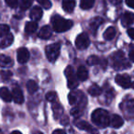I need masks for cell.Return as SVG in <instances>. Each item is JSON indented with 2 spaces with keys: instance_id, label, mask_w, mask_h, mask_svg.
Wrapping results in <instances>:
<instances>
[{
  "instance_id": "cell-1",
  "label": "cell",
  "mask_w": 134,
  "mask_h": 134,
  "mask_svg": "<svg viewBox=\"0 0 134 134\" xmlns=\"http://www.w3.org/2000/svg\"><path fill=\"white\" fill-rule=\"evenodd\" d=\"M91 119L92 121L100 128H106L109 125L110 119L108 112L105 109H102V108H97V109L94 110L92 113Z\"/></svg>"
},
{
  "instance_id": "cell-2",
  "label": "cell",
  "mask_w": 134,
  "mask_h": 134,
  "mask_svg": "<svg viewBox=\"0 0 134 134\" xmlns=\"http://www.w3.org/2000/svg\"><path fill=\"white\" fill-rule=\"evenodd\" d=\"M52 29L56 32H64L69 30L73 27L74 23L70 19H65L59 15H54L52 18Z\"/></svg>"
},
{
  "instance_id": "cell-3",
  "label": "cell",
  "mask_w": 134,
  "mask_h": 134,
  "mask_svg": "<svg viewBox=\"0 0 134 134\" xmlns=\"http://www.w3.org/2000/svg\"><path fill=\"white\" fill-rule=\"evenodd\" d=\"M111 60H112V66L116 70H123L130 67V64L127 62L123 52L119 51V52H114L111 55Z\"/></svg>"
},
{
  "instance_id": "cell-4",
  "label": "cell",
  "mask_w": 134,
  "mask_h": 134,
  "mask_svg": "<svg viewBox=\"0 0 134 134\" xmlns=\"http://www.w3.org/2000/svg\"><path fill=\"white\" fill-rule=\"evenodd\" d=\"M60 51H61V44L59 42L48 45L45 48V53H46L47 59L51 63H54L57 60V58L59 57Z\"/></svg>"
},
{
  "instance_id": "cell-5",
  "label": "cell",
  "mask_w": 134,
  "mask_h": 134,
  "mask_svg": "<svg viewBox=\"0 0 134 134\" xmlns=\"http://www.w3.org/2000/svg\"><path fill=\"white\" fill-rule=\"evenodd\" d=\"M64 75L67 79V86L71 90H74L75 88L77 87L78 86V81H77V77L75 75V72L72 66L66 67V69L64 71Z\"/></svg>"
},
{
  "instance_id": "cell-6",
  "label": "cell",
  "mask_w": 134,
  "mask_h": 134,
  "mask_svg": "<svg viewBox=\"0 0 134 134\" xmlns=\"http://www.w3.org/2000/svg\"><path fill=\"white\" fill-rule=\"evenodd\" d=\"M90 44L89 37L86 33H81L75 39V46L78 50H86Z\"/></svg>"
},
{
  "instance_id": "cell-7",
  "label": "cell",
  "mask_w": 134,
  "mask_h": 134,
  "mask_svg": "<svg viewBox=\"0 0 134 134\" xmlns=\"http://www.w3.org/2000/svg\"><path fill=\"white\" fill-rule=\"evenodd\" d=\"M75 124L78 129L83 130H86V131L89 132V133H91V134H97V133H98V130H97L96 128H94L91 124H89L87 121L76 120L75 122Z\"/></svg>"
},
{
  "instance_id": "cell-8",
  "label": "cell",
  "mask_w": 134,
  "mask_h": 134,
  "mask_svg": "<svg viewBox=\"0 0 134 134\" xmlns=\"http://www.w3.org/2000/svg\"><path fill=\"white\" fill-rule=\"evenodd\" d=\"M115 81L119 86L123 88H129L131 86V79L128 75H117Z\"/></svg>"
},
{
  "instance_id": "cell-9",
  "label": "cell",
  "mask_w": 134,
  "mask_h": 134,
  "mask_svg": "<svg viewBox=\"0 0 134 134\" xmlns=\"http://www.w3.org/2000/svg\"><path fill=\"white\" fill-rule=\"evenodd\" d=\"M17 59L19 63H26L30 59V52L28 49L25 47H21L17 52Z\"/></svg>"
},
{
  "instance_id": "cell-10",
  "label": "cell",
  "mask_w": 134,
  "mask_h": 134,
  "mask_svg": "<svg viewBox=\"0 0 134 134\" xmlns=\"http://www.w3.org/2000/svg\"><path fill=\"white\" fill-rule=\"evenodd\" d=\"M12 99L17 104H22L24 102V96L23 92L19 86H15L12 90Z\"/></svg>"
},
{
  "instance_id": "cell-11",
  "label": "cell",
  "mask_w": 134,
  "mask_h": 134,
  "mask_svg": "<svg viewBox=\"0 0 134 134\" xmlns=\"http://www.w3.org/2000/svg\"><path fill=\"white\" fill-rule=\"evenodd\" d=\"M42 9H41L40 7H34L31 10H30V18L32 19L33 21H37L40 20L42 17Z\"/></svg>"
},
{
  "instance_id": "cell-12",
  "label": "cell",
  "mask_w": 134,
  "mask_h": 134,
  "mask_svg": "<svg viewBox=\"0 0 134 134\" xmlns=\"http://www.w3.org/2000/svg\"><path fill=\"white\" fill-rule=\"evenodd\" d=\"M134 22V14L131 12H126L124 15L122 16L121 19V23L124 27H128L131 25Z\"/></svg>"
},
{
  "instance_id": "cell-13",
  "label": "cell",
  "mask_w": 134,
  "mask_h": 134,
  "mask_svg": "<svg viewBox=\"0 0 134 134\" xmlns=\"http://www.w3.org/2000/svg\"><path fill=\"white\" fill-rule=\"evenodd\" d=\"M103 19L100 17H95L90 20V23H89V27H90V30L96 33V31L97 30V29L99 28L101 24L103 23Z\"/></svg>"
},
{
  "instance_id": "cell-14",
  "label": "cell",
  "mask_w": 134,
  "mask_h": 134,
  "mask_svg": "<svg viewBox=\"0 0 134 134\" xmlns=\"http://www.w3.org/2000/svg\"><path fill=\"white\" fill-rule=\"evenodd\" d=\"M109 124L111 125L113 128L119 129L124 124V120L122 119V118L119 115H113L109 121Z\"/></svg>"
},
{
  "instance_id": "cell-15",
  "label": "cell",
  "mask_w": 134,
  "mask_h": 134,
  "mask_svg": "<svg viewBox=\"0 0 134 134\" xmlns=\"http://www.w3.org/2000/svg\"><path fill=\"white\" fill-rule=\"evenodd\" d=\"M75 8V0H63V8L67 13H71Z\"/></svg>"
},
{
  "instance_id": "cell-16",
  "label": "cell",
  "mask_w": 134,
  "mask_h": 134,
  "mask_svg": "<svg viewBox=\"0 0 134 134\" xmlns=\"http://www.w3.org/2000/svg\"><path fill=\"white\" fill-rule=\"evenodd\" d=\"M14 37L11 33H8V35H6L5 37H3V39L0 41V48H7V47L10 46L13 43Z\"/></svg>"
},
{
  "instance_id": "cell-17",
  "label": "cell",
  "mask_w": 134,
  "mask_h": 134,
  "mask_svg": "<svg viewBox=\"0 0 134 134\" xmlns=\"http://www.w3.org/2000/svg\"><path fill=\"white\" fill-rule=\"evenodd\" d=\"M52 36V29L49 26H43L40 30V32L38 34V37L42 40H47Z\"/></svg>"
},
{
  "instance_id": "cell-18",
  "label": "cell",
  "mask_w": 134,
  "mask_h": 134,
  "mask_svg": "<svg viewBox=\"0 0 134 134\" xmlns=\"http://www.w3.org/2000/svg\"><path fill=\"white\" fill-rule=\"evenodd\" d=\"M76 75L77 78L80 81H86L88 78V71L86 67L81 65L78 67V69L76 71Z\"/></svg>"
},
{
  "instance_id": "cell-19",
  "label": "cell",
  "mask_w": 134,
  "mask_h": 134,
  "mask_svg": "<svg viewBox=\"0 0 134 134\" xmlns=\"http://www.w3.org/2000/svg\"><path fill=\"white\" fill-rule=\"evenodd\" d=\"M13 64V61L9 56L0 54V66L3 68H8Z\"/></svg>"
},
{
  "instance_id": "cell-20",
  "label": "cell",
  "mask_w": 134,
  "mask_h": 134,
  "mask_svg": "<svg viewBox=\"0 0 134 134\" xmlns=\"http://www.w3.org/2000/svg\"><path fill=\"white\" fill-rule=\"evenodd\" d=\"M0 97L5 101V102H10L12 100V94L7 87L0 88Z\"/></svg>"
},
{
  "instance_id": "cell-21",
  "label": "cell",
  "mask_w": 134,
  "mask_h": 134,
  "mask_svg": "<svg viewBox=\"0 0 134 134\" xmlns=\"http://www.w3.org/2000/svg\"><path fill=\"white\" fill-rule=\"evenodd\" d=\"M38 29V24L36 21H30L26 24L25 26V32H26L28 35H30V34H33L34 32L37 30Z\"/></svg>"
},
{
  "instance_id": "cell-22",
  "label": "cell",
  "mask_w": 134,
  "mask_h": 134,
  "mask_svg": "<svg viewBox=\"0 0 134 134\" xmlns=\"http://www.w3.org/2000/svg\"><path fill=\"white\" fill-rule=\"evenodd\" d=\"M103 36H104V39L107 41H111L116 36V29L114 27H108L106 30V31L104 32Z\"/></svg>"
},
{
  "instance_id": "cell-23",
  "label": "cell",
  "mask_w": 134,
  "mask_h": 134,
  "mask_svg": "<svg viewBox=\"0 0 134 134\" xmlns=\"http://www.w3.org/2000/svg\"><path fill=\"white\" fill-rule=\"evenodd\" d=\"M121 106H124L122 107L123 110L125 111H128L129 113H133L134 112V100L133 99H129V100L125 101Z\"/></svg>"
},
{
  "instance_id": "cell-24",
  "label": "cell",
  "mask_w": 134,
  "mask_h": 134,
  "mask_svg": "<svg viewBox=\"0 0 134 134\" xmlns=\"http://www.w3.org/2000/svg\"><path fill=\"white\" fill-rule=\"evenodd\" d=\"M27 89H28L29 93L30 94H34L38 91L39 89V86L38 84L33 80H30L27 83Z\"/></svg>"
},
{
  "instance_id": "cell-25",
  "label": "cell",
  "mask_w": 134,
  "mask_h": 134,
  "mask_svg": "<svg viewBox=\"0 0 134 134\" xmlns=\"http://www.w3.org/2000/svg\"><path fill=\"white\" fill-rule=\"evenodd\" d=\"M88 93L92 96V97H97L102 93V89L99 87L97 85H93L89 87L88 89Z\"/></svg>"
},
{
  "instance_id": "cell-26",
  "label": "cell",
  "mask_w": 134,
  "mask_h": 134,
  "mask_svg": "<svg viewBox=\"0 0 134 134\" xmlns=\"http://www.w3.org/2000/svg\"><path fill=\"white\" fill-rule=\"evenodd\" d=\"M94 4H95V0H81L80 7L82 9L87 10L90 9L94 6Z\"/></svg>"
},
{
  "instance_id": "cell-27",
  "label": "cell",
  "mask_w": 134,
  "mask_h": 134,
  "mask_svg": "<svg viewBox=\"0 0 134 134\" xmlns=\"http://www.w3.org/2000/svg\"><path fill=\"white\" fill-rule=\"evenodd\" d=\"M87 63L89 65L100 64V63H101V59L97 57V56H96V55H92V56H90V57H88Z\"/></svg>"
},
{
  "instance_id": "cell-28",
  "label": "cell",
  "mask_w": 134,
  "mask_h": 134,
  "mask_svg": "<svg viewBox=\"0 0 134 134\" xmlns=\"http://www.w3.org/2000/svg\"><path fill=\"white\" fill-rule=\"evenodd\" d=\"M32 3H33V0H21L19 6L22 10H27L31 7Z\"/></svg>"
},
{
  "instance_id": "cell-29",
  "label": "cell",
  "mask_w": 134,
  "mask_h": 134,
  "mask_svg": "<svg viewBox=\"0 0 134 134\" xmlns=\"http://www.w3.org/2000/svg\"><path fill=\"white\" fill-rule=\"evenodd\" d=\"M9 33V27L6 24H0V38L5 37Z\"/></svg>"
},
{
  "instance_id": "cell-30",
  "label": "cell",
  "mask_w": 134,
  "mask_h": 134,
  "mask_svg": "<svg viewBox=\"0 0 134 134\" xmlns=\"http://www.w3.org/2000/svg\"><path fill=\"white\" fill-rule=\"evenodd\" d=\"M52 109H53V112H54V117H55L56 119H58V118H59V115L63 114V108H62L59 104L53 105V107H52Z\"/></svg>"
},
{
  "instance_id": "cell-31",
  "label": "cell",
  "mask_w": 134,
  "mask_h": 134,
  "mask_svg": "<svg viewBox=\"0 0 134 134\" xmlns=\"http://www.w3.org/2000/svg\"><path fill=\"white\" fill-rule=\"evenodd\" d=\"M45 98H46L47 101L49 102H53L55 101V99L57 98V94L53 91H51V92H48L45 96Z\"/></svg>"
},
{
  "instance_id": "cell-32",
  "label": "cell",
  "mask_w": 134,
  "mask_h": 134,
  "mask_svg": "<svg viewBox=\"0 0 134 134\" xmlns=\"http://www.w3.org/2000/svg\"><path fill=\"white\" fill-rule=\"evenodd\" d=\"M37 1L42 8H46V9H50L52 8V2L50 0H37Z\"/></svg>"
},
{
  "instance_id": "cell-33",
  "label": "cell",
  "mask_w": 134,
  "mask_h": 134,
  "mask_svg": "<svg viewBox=\"0 0 134 134\" xmlns=\"http://www.w3.org/2000/svg\"><path fill=\"white\" fill-rule=\"evenodd\" d=\"M68 98H69V103L71 105H75V103L77 102V96L76 94H75L74 92H72V93L69 94V96H68Z\"/></svg>"
},
{
  "instance_id": "cell-34",
  "label": "cell",
  "mask_w": 134,
  "mask_h": 134,
  "mask_svg": "<svg viewBox=\"0 0 134 134\" xmlns=\"http://www.w3.org/2000/svg\"><path fill=\"white\" fill-rule=\"evenodd\" d=\"M12 76V73L10 71H2L1 72V77H2L3 80L7 81L9 80Z\"/></svg>"
},
{
  "instance_id": "cell-35",
  "label": "cell",
  "mask_w": 134,
  "mask_h": 134,
  "mask_svg": "<svg viewBox=\"0 0 134 134\" xmlns=\"http://www.w3.org/2000/svg\"><path fill=\"white\" fill-rule=\"evenodd\" d=\"M5 1L8 4V6L12 8H17L18 5H19V0H5Z\"/></svg>"
},
{
  "instance_id": "cell-36",
  "label": "cell",
  "mask_w": 134,
  "mask_h": 134,
  "mask_svg": "<svg viewBox=\"0 0 134 134\" xmlns=\"http://www.w3.org/2000/svg\"><path fill=\"white\" fill-rule=\"evenodd\" d=\"M129 58L132 63H134V45H131V47H130V52H129Z\"/></svg>"
},
{
  "instance_id": "cell-37",
  "label": "cell",
  "mask_w": 134,
  "mask_h": 134,
  "mask_svg": "<svg viewBox=\"0 0 134 134\" xmlns=\"http://www.w3.org/2000/svg\"><path fill=\"white\" fill-rule=\"evenodd\" d=\"M71 114L73 116H78L79 114H80V109H79V108H72V110H71Z\"/></svg>"
},
{
  "instance_id": "cell-38",
  "label": "cell",
  "mask_w": 134,
  "mask_h": 134,
  "mask_svg": "<svg viewBox=\"0 0 134 134\" xmlns=\"http://www.w3.org/2000/svg\"><path fill=\"white\" fill-rule=\"evenodd\" d=\"M127 32H128V35L130 36V38H131L134 41V29H129Z\"/></svg>"
},
{
  "instance_id": "cell-39",
  "label": "cell",
  "mask_w": 134,
  "mask_h": 134,
  "mask_svg": "<svg viewBox=\"0 0 134 134\" xmlns=\"http://www.w3.org/2000/svg\"><path fill=\"white\" fill-rule=\"evenodd\" d=\"M126 4L128 5V7L134 9V0H126Z\"/></svg>"
},
{
  "instance_id": "cell-40",
  "label": "cell",
  "mask_w": 134,
  "mask_h": 134,
  "mask_svg": "<svg viewBox=\"0 0 134 134\" xmlns=\"http://www.w3.org/2000/svg\"><path fill=\"white\" fill-rule=\"evenodd\" d=\"M110 2L113 5H115V6H118V5H119L122 2V0H110Z\"/></svg>"
},
{
  "instance_id": "cell-41",
  "label": "cell",
  "mask_w": 134,
  "mask_h": 134,
  "mask_svg": "<svg viewBox=\"0 0 134 134\" xmlns=\"http://www.w3.org/2000/svg\"><path fill=\"white\" fill-rule=\"evenodd\" d=\"M52 134H66V133L63 130H55L52 132Z\"/></svg>"
},
{
  "instance_id": "cell-42",
  "label": "cell",
  "mask_w": 134,
  "mask_h": 134,
  "mask_svg": "<svg viewBox=\"0 0 134 134\" xmlns=\"http://www.w3.org/2000/svg\"><path fill=\"white\" fill-rule=\"evenodd\" d=\"M10 134H22L20 131H19V130H14V131H12Z\"/></svg>"
},
{
  "instance_id": "cell-43",
  "label": "cell",
  "mask_w": 134,
  "mask_h": 134,
  "mask_svg": "<svg viewBox=\"0 0 134 134\" xmlns=\"http://www.w3.org/2000/svg\"><path fill=\"white\" fill-rule=\"evenodd\" d=\"M67 119H68V118H67V117H65L64 118V119H63V120H64V121H62V124H66V123H67Z\"/></svg>"
},
{
  "instance_id": "cell-44",
  "label": "cell",
  "mask_w": 134,
  "mask_h": 134,
  "mask_svg": "<svg viewBox=\"0 0 134 134\" xmlns=\"http://www.w3.org/2000/svg\"><path fill=\"white\" fill-rule=\"evenodd\" d=\"M34 134H42V133L40 132V131H36V132H34Z\"/></svg>"
},
{
  "instance_id": "cell-45",
  "label": "cell",
  "mask_w": 134,
  "mask_h": 134,
  "mask_svg": "<svg viewBox=\"0 0 134 134\" xmlns=\"http://www.w3.org/2000/svg\"><path fill=\"white\" fill-rule=\"evenodd\" d=\"M131 86H132V87H133V88H134V83H133V84H132V85H131Z\"/></svg>"
}]
</instances>
